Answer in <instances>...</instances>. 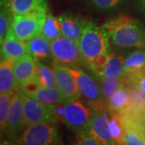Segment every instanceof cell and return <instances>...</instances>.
<instances>
[{"label": "cell", "mask_w": 145, "mask_h": 145, "mask_svg": "<svg viewBox=\"0 0 145 145\" xmlns=\"http://www.w3.org/2000/svg\"><path fill=\"white\" fill-rule=\"evenodd\" d=\"M110 41L119 48H144L145 26L129 16L119 15L102 26Z\"/></svg>", "instance_id": "obj_1"}, {"label": "cell", "mask_w": 145, "mask_h": 145, "mask_svg": "<svg viewBox=\"0 0 145 145\" xmlns=\"http://www.w3.org/2000/svg\"><path fill=\"white\" fill-rule=\"evenodd\" d=\"M110 40L103 28L93 22H87L78 44L82 56L83 65L87 68L103 56L110 52Z\"/></svg>", "instance_id": "obj_2"}, {"label": "cell", "mask_w": 145, "mask_h": 145, "mask_svg": "<svg viewBox=\"0 0 145 145\" xmlns=\"http://www.w3.org/2000/svg\"><path fill=\"white\" fill-rule=\"evenodd\" d=\"M19 144H61V139L58 129L52 123H38L27 126L15 140Z\"/></svg>", "instance_id": "obj_3"}, {"label": "cell", "mask_w": 145, "mask_h": 145, "mask_svg": "<svg viewBox=\"0 0 145 145\" xmlns=\"http://www.w3.org/2000/svg\"><path fill=\"white\" fill-rule=\"evenodd\" d=\"M22 103L27 126L44 122L56 123L61 115L56 104L43 103L23 92Z\"/></svg>", "instance_id": "obj_4"}, {"label": "cell", "mask_w": 145, "mask_h": 145, "mask_svg": "<svg viewBox=\"0 0 145 145\" xmlns=\"http://www.w3.org/2000/svg\"><path fill=\"white\" fill-rule=\"evenodd\" d=\"M48 10L14 16L10 29L21 40L27 42L40 34Z\"/></svg>", "instance_id": "obj_5"}, {"label": "cell", "mask_w": 145, "mask_h": 145, "mask_svg": "<svg viewBox=\"0 0 145 145\" xmlns=\"http://www.w3.org/2000/svg\"><path fill=\"white\" fill-rule=\"evenodd\" d=\"M60 114L63 123L69 128L78 133L88 127L93 110L90 106L87 107L76 99L65 101Z\"/></svg>", "instance_id": "obj_6"}, {"label": "cell", "mask_w": 145, "mask_h": 145, "mask_svg": "<svg viewBox=\"0 0 145 145\" xmlns=\"http://www.w3.org/2000/svg\"><path fill=\"white\" fill-rule=\"evenodd\" d=\"M52 57L54 62L67 67L83 65L79 44L65 36L52 41Z\"/></svg>", "instance_id": "obj_7"}, {"label": "cell", "mask_w": 145, "mask_h": 145, "mask_svg": "<svg viewBox=\"0 0 145 145\" xmlns=\"http://www.w3.org/2000/svg\"><path fill=\"white\" fill-rule=\"evenodd\" d=\"M27 127L22 103V91L19 90L14 94L12 99L3 134L9 140H16Z\"/></svg>", "instance_id": "obj_8"}, {"label": "cell", "mask_w": 145, "mask_h": 145, "mask_svg": "<svg viewBox=\"0 0 145 145\" xmlns=\"http://www.w3.org/2000/svg\"><path fill=\"white\" fill-rule=\"evenodd\" d=\"M52 69L56 77L57 87L61 90L65 99L68 101L79 99L82 93L67 66L53 62Z\"/></svg>", "instance_id": "obj_9"}, {"label": "cell", "mask_w": 145, "mask_h": 145, "mask_svg": "<svg viewBox=\"0 0 145 145\" xmlns=\"http://www.w3.org/2000/svg\"><path fill=\"white\" fill-rule=\"evenodd\" d=\"M78 85L80 92L89 101L102 99L100 86L96 81L79 67H68Z\"/></svg>", "instance_id": "obj_10"}, {"label": "cell", "mask_w": 145, "mask_h": 145, "mask_svg": "<svg viewBox=\"0 0 145 145\" xmlns=\"http://www.w3.org/2000/svg\"><path fill=\"white\" fill-rule=\"evenodd\" d=\"M62 36L73 41H79L88 21L71 13H63L58 16Z\"/></svg>", "instance_id": "obj_11"}, {"label": "cell", "mask_w": 145, "mask_h": 145, "mask_svg": "<svg viewBox=\"0 0 145 145\" xmlns=\"http://www.w3.org/2000/svg\"><path fill=\"white\" fill-rule=\"evenodd\" d=\"M27 54H29L27 42L18 39L9 29L3 41L1 42V59L16 61Z\"/></svg>", "instance_id": "obj_12"}, {"label": "cell", "mask_w": 145, "mask_h": 145, "mask_svg": "<svg viewBox=\"0 0 145 145\" xmlns=\"http://www.w3.org/2000/svg\"><path fill=\"white\" fill-rule=\"evenodd\" d=\"M37 62L38 61L30 54H27L15 61L13 69L19 88L20 89L27 82L36 78Z\"/></svg>", "instance_id": "obj_13"}, {"label": "cell", "mask_w": 145, "mask_h": 145, "mask_svg": "<svg viewBox=\"0 0 145 145\" xmlns=\"http://www.w3.org/2000/svg\"><path fill=\"white\" fill-rule=\"evenodd\" d=\"M88 128L103 144H114L109 127V119L106 112L93 110Z\"/></svg>", "instance_id": "obj_14"}, {"label": "cell", "mask_w": 145, "mask_h": 145, "mask_svg": "<svg viewBox=\"0 0 145 145\" xmlns=\"http://www.w3.org/2000/svg\"><path fill=\"white\" fill-rule=\"evenodd\" d=\"M15 61L1 59L0 65V92L16 93L20 90L19 85L14 73Z\"/></svg>", "instance_id": "obj_15"}, {"label": "cell", "mask_w": 145, "mask_h": 145, "mask_svg": "<svg viewBox=\"0 0 145 145\" xmlns=\"http://www.w3.org/2000/svg\"><path fill=\"white\" fill-rule=\"evenodd\" d=\"M28 52L31 57L40 61L52 57V41L39 34L27 41Z\"/></svg>", "instance_id": "obj_16"}, {"label": "cell", "mask_w": 145, "mask_h": 145, "mask_svg": "<svg viewBox=\"0 0 145 145\" xmlns=\"http://www.w3.org/2000/svg\"><path fill=\"white\" fill-rule=\"evenodd\" d=\"M14 16L48 10V0H7Z\"/></svg>", "instance_id": "obj_17"}, {"label": "cell", "mask_w": 145, "mask_h": 145, "mask_svg": "<svg viewBox=\"0 0 145 145\" xmlns=\"http://www.w3.org/2000/svg\"><path fill=\"white\" fill-rule=\"evenodd\" d=\"M27 96L45 104H59L67 101L61 90L56 87L40 86L36 90L27 93Z\"/></svg>", "instance_id": "obj_18"}, {"label": "cell", "mask_w": 145, "mask_h": 145, "mask_svg": "<svg viewBox=\"0 0 145 145\" xmlns=\"http://www.w3.org/2000/svg\"><path fill=\"white\" fill-rule=\"evenodd\" d=\"M124 57L118 52H110L103 72V78H123ZM100 78V77H99Z\"/></svg>", "instance_id": "obj_19"}, {"label": "cell", "mask_w": 145, "mask_h": 145, "mask_svg": "<svg viewBox=\"0 0 145 145\" xmlns=\"http://www.w3.org/2000/svg\"><path fill=\"white\" fill-rule=\"evenodd\" d=\"M130 104V96L127 86L117 89L107 101V107L110 114H122L125 112Z\"/></svg>", "instance_id": "obj_20"}, {"label": "cell", "mask_w": 145, "mask_h": 145, "mask_svg": "<svg viewBox=\"0 0 145 145\" xmlns=\"http://www.w3.org/2000/svg\"><path fill=\"white\" fill-rule=\"evenodd\" d=\"M129 0H88L87 5L94 11L111 13L123 9Z\"/></svg>", "instance_id": "obj_21"}, {"label": "cell", "mask_w": 145, "mask_h": 145, "mask_svg": "<svg viewBox=\"0 0 145 145\" xmlns=\"http://www.w3.org/2000/svg\"><path fill=\"white\" fill-rule=\"evenodd\" d=\"M123 67L125 75L144 69L145 67V47L138 48V49L130 52L124 57Z\"/></svg>", "instance_id": "obj_22"}, {"label": "cell", "mask_w": 145, "mask_h": 145, "mask_svg": "<svg viewBox=\"0 0 145 145\" xmlns=\"http://www.w3.org/2000/svg\"><path fill=\"white\" fill-rule=\"evenodd\" d=\"M40 34L45 36L50 41H53L63 36L58 17H55L50 11L47 12Z\"/></svg>", "instance_id": "obj_23"}, {"label": "cell", "mask_w": 145, "mask_h": 145, "mask_svg": "<svg viewBox=\"0 0 145 145\" xmlns=\"http://www.w3.org/2000/svg\"><path fill=\"white\" fill-rule=\"evenodd\" d=\"M95 78L100 82L102 99L106 103L117 89L126 86L124 78H107L103 77Z\"/></svg>", "instance_id": "obj_24"}, {"label": "cell", "mask_w": 145, "mask_h": 145, "mask_svg": "<svg viewBox=\"0 0 145 145\" xmlns=\"http://www.w3.org/2000/svg\"><path fill=\"white\" fill-rule=\"evenodd\" d=\"M109 127L114 144H123L124 126L121 114L111 113L109 119Z\"/></svg>", "instance_id": "obj_25"}, {"label": "cell", "mask_w": 145, "mask_h": 145, "mask_svg": "<svg viewBox=\"0 0 145 145\" xmlns=\"http://www.w3.org/2000/svg\"><path fill=\"white\" fill-rule=\"evenodd\" d=\"M14 15L7 0H1L0 7V41L3 42L10 29Z\"/></svg>", "instance_id": "obj_26"}, {"label": "cell", "mask_w": 145, "mask_h": 145, "mask_svg": "<svg viewBox=\"0 0 145 145\" xmlns=\"http://www.w3.org/2000/svg\"><path fill=\"white\" fill-rule=\"evenodd\" d=\"M36 77L39 80L40 86L43 87H56L57 81L53 69L40 63L37 62Z\"/></svg>", "instance_id": "obj_27"}, {"label": "cell", "mask_w": 145, "mask_h": 145, "mask_svg": "<svg viewBox=\"0 0 145 145\" xmlns=\"http://www.w3.org/2000/svg\"><path fill=\"white\" fill-rule=\"evenodd\" d=\"M14 93H1L0 94V127L1 133L4 131Z\"/></svg>", "instance_id": "obj_28"}, {"label": "cell", "mask_w": 145, "mask_h": 145, "mask_svg": "<svg viewBox=\"0 0 145 145\" xmlns=\"http://www.w3.org/2000/svg\"><path fill=\"white\" fill-rule=\"evenodd\" d=\"M123 78L126 86H131L145 91V67L138 71L126 74Z\"/></svg>", "instance_id": "obj_29"}, {"label": "cell", "mask_w": 145, "mask_h": 145, "mask_svg": "<svg viewBox=\"0 0 145 145\" xmlns=\"http://www.w3.org/2000/svg\"><path fill=\"white\" fill-rule=\"evenodd\" d=\"M77 144L81 145H99L103 144L102 142L92 134V132L89 131L88 127L86 129H83L78 132L77 138Z\"/></svg>", "instance_id": "obj_30"}, {"label": "cell", "mask_w": 145, "mask_h": 145, "mask_svg": "<svg viewBox=\"0 0 145 145\" xmlns=\"http://www.w3.org/2000/svg\"><path fill=\"white\" fill-rule=\"evenodd\" d=\"M136 7H138V9L145 13V0H135Z\"/></svg>", "instance_id": "obj_31"}]
</instances>
